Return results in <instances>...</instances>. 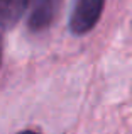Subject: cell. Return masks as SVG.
Instances as JSON below:
<instances>
[{
	"label": "cell",
	"mask_w": 132,
	"mask_h": 134,
	"mask_svg": "<svg viewBox=\"0 0 132 134\" xmlns=\"http://www.w3.org/2000/svg\"><path fill=\"white\" fill-rule=\"evenodd\" d=\"M105 0H76L69 17V29L75 36L88 34L102 17Z\"/></svg>",
	"instance_id": "6da1fadb"
},
{
	"label": "cell",
	"mask_w": 132,
	"mask_h": 134,
	"mask_svg": "<svg viewBox=\"0 0 132 134\" xmlns=\"http://www.w3.org/2000/svg\"><path fill=\"white\" fill-rule=\"evenodd\" d=\"M63 0H29L27 27L32 32H43L58 19Z\"/></svg>",
	"instance_id": "7a4b0ae2"
},
{
	"label": "cell",
	"mask_w": 132,
	"mask_h": 134,
	"mask_svg": "<svg viewBox=\"0 0 132 134\" xmlns=\"http://www.w3.org/2000/svg\"><path fill=\"white\" fill-rule=\"evenodd\" d=\"M27 7L29 0H0V29H14L22 19Z\"/></svg>",
	"instance_id": "3957f363"
},
{
	"label": "cell",
	"mask_w": 132,
	"mask_h": 134,
	"mask_svg": "<svg viewBox=\"0 0 132 134\" xmlns=\"http://www.w3.org/2000/svg\"><path fill=\"white\" fill-rule=\"evenodd\" d=\"M19 134H39V132L32 131V129H26V131H22V132H19Z\"/></svg>",
	"instance_id": "277c9868"
},
{
	"label": "cell",
	"mask_w": 132,
	"mask_h": 134,
	"mask_svg": "<svg viewBox=\"0 0 132 134\" xmlns=\"http://www.w3.org/2000/svg\"><path fill=\"white\" fill-rule=\"evenodd\" d=\"M2 53H3V48H2V39H0V65H2Z\"/></svg>",
	"instance_id": "5b68a950"
}]
</instances>
